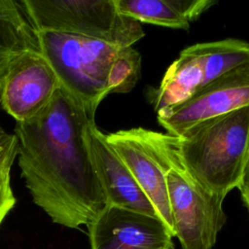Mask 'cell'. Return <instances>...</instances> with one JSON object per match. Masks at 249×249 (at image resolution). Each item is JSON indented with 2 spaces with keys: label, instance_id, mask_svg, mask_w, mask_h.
<instances>
[{
  "label": "cell",
  "instance_id": "1",
  "mask_svg": "<svg viewBox=\"0 0 249 249\" xmlns=\"http://www.w3.org/2000/svg\"><path fill=\"white\" fill-rule=\"evenodd\" d=\"M94 117L63 89L33 119L16 123L18 159L33 202L53 223L87 226L106 205L88 142Z\"/></svg>",
  "mask_w": 249,
  "mask_h": 249
},
{
  "label": "cell",
  "instance_id": "2",
  "mask_svg": "<svg viewBox=\"0 0 249 249\" xmlns=\"http://www.w3.org/2000/svg\"><path fill=\"white\" fill-rule=\"evenodd\" d=\"M187 169L222 197L237 188L249 153V105L197 123L176 136Z\"/></svg>",
  "mask_w": 249,
  "mask_h": 249
},
{
  "label": "cell",
  "instance_id": "3",
  "mask_svg": "<svg viewBox=\"0 0 249 249\" xmlns=\"http://www.w3.org/2000/svg\"><path fill=\"white\" fill-rule=\"evenodd\" d=\"M165 172L175 237L182 249H212L227 217L224 197L205 189L182 161L176 136L143 128Z\"/></svg>",
  "mask_w": 249,
  "mask_h": 249
},
{
  "label": "cell",
  "instance_id": "4",
  "mask_svg": "<svg viewBox=\"0 0 249 249\" xmlns=\"http://www.w3.org/2000/svg\"><path fill=\"white\" fill-rule=\"evenodd\" d=\"M38 43L39 51L54 71L60 88L94 117L101 101L110 94V71L124 47L51 31H39Z\"/></svg>",
  "mask_w": 249,
  "mask_h": 249
},
{
  "label": "cell",
  "instance_id": "5",
  "mask_svg": "<svg viewBox=\"0 0 249 249\" xmlns=\"http://www.w3.org/2000/svg\"><path fill=\"white\" fill-rule=\"evenodd\" d=\"M39 31L92 38L118 47H132L145 33L138 21L123 15L115 0H22Z\"/></svg>",
  "mask_w": 249,
  "mask_h": 249
},
{
  "label": "cell",
  "instance_id": "6",
  "mask_svg": "<svg viewBox=\"0 0 249 249\" xmlns=\"http://www.w3.org/2000/svg\"><path fill=\"white\" fill-rule=\"evenodd\" d=\"M59 81L40 51L17 56L0 78V107L16 123L39 115L59 89Z\"/></svg>",
  "mask_w": 249,
  "mask_h": 249
},
{
  "label": "cell",
  "instance_id": "7",
  "mask_svg": "<svg viewBox=\"0 0 249 249\" xmlns=\"http://www.w3.org/2000/svg\"><path fill=\"white\" fill-rule=\"evenodd\" d=\"M249 105V63L202 86L186 101L157 112L159 124L173 136L192 125Z\"/></svg>",
  "mask_w": 249,
  "mask_h": 249
},
{
  "label": "cell",
  "instance_id": "8",
  "mask_svg": "<svg viewBox=\"0 0 249 249\" xmlns=\"http://www.w3.org/2000/svg\"><path fill=\"white\" fill-rule=\"evenodd\" d=\"M87 228L90 249H174L172 234L157 216L106 205Z\"/></svg>",
  "mask_w": 249,
  "mask_h": 249
},
{
  "label": "cell",
  "instance_id": "9",
  "mask_svg": "<svg viewBox=\"0 0 249 249\" xmlns=\"http://www.w3.org/2000/svg\"><path fill=\"white\" fill-rule=\"evenodd\" d=\"M105 135L108 144L127 166L151 201L159 218L175 237L165 172L148 143L143 127L122 129Z\"/></svg>",
  "mask_w": 249,
  "mask_h": 249
},
{
  "label": "cell",
  "instance_id": "10",
  "mask_svg": "<svg viewBox=\"0 0 249 249\" xmlns=\"http://www.w3.org/2000/svg\"><path fill=\"white\" fill-rule=\"evenodd\" d=\"M88 142L107 205L159 217L127 166L108 144L105 133L97 127L95 121L89 125Z\"/></svg>",
  "mask_w": 249,
  "mask_h": 249
},
{
  "label": "cell",
  "instance_id": "11",
  "mask_svg": "<svg viewBox=\"0 0 249 249\" xmlns=\"http://www.w3.org/2000/svg\"><path fill=\"white\" fill-rule=\"evenodd\" d=\"M203 85L202 63L190 47L184 49L165 71L160 86L152 92L156 112L189 99Z\"/></svg>",
  "mask_w": 249,
  "mask_h": 249
},
{
  "label": "cell",
  "instance_id": "12",
  "mask_svg": "<svg viewBox=\"0 0 249 249\" xmlns=\"http://www.w3.org/2000/svg\"><path fill=\"white\" fill-rule=\"evenodd\" d=\"M39 51L38 31L22 0H0V78L19 54Z\"/></svg>",
  "mask_w": 249,
  "mask_h": 249
},
{
  "label": "cell",
  "instance_id": "13",
  "mask_svg": "<svg viewBox=\"0 0 249 249\" xmlns=\"http://www.w3.org/2000/svg\"><path fill=\"white\" fill-rule=\"evenodd\" d=\"M203 67V85L249 63V43L225 39L189 46Z\"/></svg>",
  "mask_w": 249,
  "mask_h": 249
},
{
  "label": "cell",
  "instance_id": "14",
  "mask_svg": "<svg viewBox=\"0 0 249 249\" xmlns=\"http://www.w3.org/2000/svg\"><path fill=\"white\" fill-rule=\"evenodd\" d=\"M121 14L138 21L174 29L188 30L186 20L169 0H115Z\"/></svg>",
  "mask_w": 249,
  "mask_h": 249
},
{
  "label": "cell",
  "instance_id": "15",
  "mask_svg": "<svg viewBox=\"0 0 249 249\" xmlns=\"http://www.w3.org/2000/svg\"><path fill=\"white\" fill-rule=\"evenodd\" d=\"M141 55L132 47H124L115 59L109 76L110 93H127L138 82Z\"/></svg>",
  "mask_w": 249,
  "mask_h": 249
},
{
  "label": "cell",
  "instance_id": "16",
  "mask_svg": "<svg viewBox=\"0 0 249 249\" xmlns=\"http://www.w3.org/2000/svg\"><path fill=\"white\" fill-rule=\"evenodd\" d=\"M18 156V138L13 133L0 153V225L16 204L11 186V169Z\"/></svg>",
  "mask_w": 249,
  "mask_h": 249
},
{
  "label": "cell",
  "instance_id": "17",
  "mask_svg": "<svg viewBox=\"0 0 249 249\" xmlns=\"http://www.w3.org/2000/svg\"><path fill=\"white\" fill-rule=\"evenodd\" d=\"M169 2L190 23L217 3L213 0H169Z\"/></svg>",
  "mask_w": 249,
  "mask_h": 249
},
{
  "label": "cell",
  "instance_id": "18",
  "mask_svg": "<svg viewBox=\"0 0 249 249\" xmlns=\"http://www.w3.org/2000/svg\"><path fill=\"white\" fill-rule=\"evenodd\" d=\"M237 189L240 192L241 199L249 213V153Z\"/></svg>",
  "mask_w": 249,
  "mask_h": 249
},
{
  "label": "cell",
  "instance_id": "19",
  "mask_svg": "<svg viewBox=\"0 0 249 249\" xmlns=\"http://www.w3.org/2000/svg\"><path fill=\"white\" fill-rule=\"evenodd\" d=\"M11 135H12V134H9V133H8L7 136H5L4 138H1V139H0V153L2 152V150L4 149V147L6 146V144H7V142L9 141Z\"/></svg>",
  "mask_w": 249,
  "mask_h": 249
},
{
  "label": "cell",
  "instance_id": "20",
  "mask_svg": "<svg viewBox=\"0 0 249 249\" xmlns=\"http://www.w3.org/2000/svg\"><path fill=\"white\" fill-rule=\"evenodd\" d=\"M7 134H8V133L3 129V127H2V125H1V124H0V139H1V138H4Z\"/></svg>",
  "mask_w": 249,
  "mask_h": 249
}]
</instances>
